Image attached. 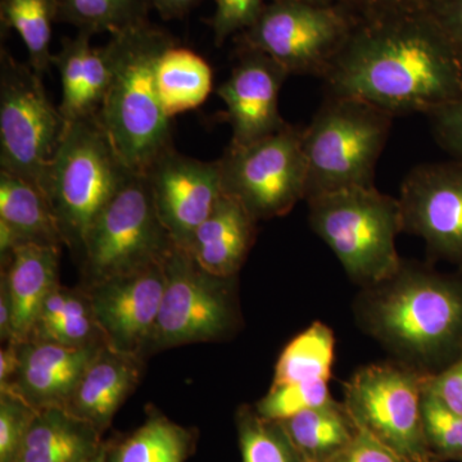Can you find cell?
<instances>
[{
	"label": "cell",
	"mask_w": 462,
	"mask_h": 462,
	"mask_svg": "<svg viewBox=\"0 0 462 462\" xmlns=\"http://www.w3.org/2000/svg\"><path fill=\"white\" fill-rule=\"evenodd\" d=\"M322 80L327 96L365 100L394 117L462 100V69L425 14L355 29Z\"/></svg>",
	"instance_id": "obj_1"
},
{
	"label": "cell",
	"mask_w": 462,
	"mask_h": 462,
	"mask_svg": "<svg viewBox=\"0 0 462 462\" xmlns=\"http://www.w3.org/2000/svg\"><path fill=\"white\" fill-rule=\"evenodd\" d=\"M358 324L397 361L437 374L462 357V281L402 261L388 281L364 288Z\"/></svg>",
	"instance_id": "obj_2"
},
{
	"label": "cell",
	"mask_w": 462,
	"mask_h": 462,
	"mask_svg": "<svg viewBox=\"0 0 462 462\" xmlns=\"http://www.w3.org/2000/svg\"><path fill=\"white\" fill-rule=\"evenodd\" d=\"M171 36L147 23L111 36L114 78L98 114L118 156L134 172L144 173L172 145L171 118L158 94V57Z\"/></svg>",
	"instance_id": "obj_3"
},
{
	"label": "cell",
	"mask_w": 462,
	"mask_h": 462,
	"mask_svg": "<svg viewBox=\"0 0 462 462\" xmlns=\"http://www.w3.org/2000/svg\"><path fill=\"white\" fill-rule=\"evenodd\" d=\"M307 203L312 230L329 245L352 281L369 288L400 270V199L370 187L331 191Z\"/></svg>",
	"instance_id": "obj_4"
},
{
	"label": "cell",
	"mask_w": 462,
	"mask_h": 462,
	"mask_svg": "<svg viewBox=\"0 0 462 462\" xmlns=\"http://www.w3.org/2000/svg\"><path fill=\"white\" fill-rule=\"evenodd\" d=\"M394 116L352 97L327 96L303 129L305 200L349 188H370Z\"/></svg>",
	"instance_id": "obj_5"
},
{
	"label": "cell",
	"mask_w": 462,
	"mask_h": 462,
	"mask_svg": "<svg viewBox=\"0 0 462 462\" xmlns=\"http://www.w3.org/2000/svg\"><path fill=\"white\" fill-rule=\"evenodd\" d=\"M132 172L98 118L67 124L47 181L65 243L83 249L91 225Z\"/></svg>",
	"instance_id": "obj_6"
},
{
	"label": "cell",
	"mask_w": 462,
	"mask_h": 462,
	"mask_svg": "<svg viewBox=\"0 0 462 462\" xmlns=\"http://www.w3.org/2000/svg\"><path fill=\"white\" fill-rule=\"evenodd\" d=\"M66 129L65 117L48 97L42 75L2 50L0 171L29 181L47 196L48 172Z\"/></svg>",
	"instance_id": "obj_7"
},
{
	"label": "cell",
	"mask_w": 462,
	"mask_h": 462,
	"mask_svg": "<svg viewBox=\"0 0 462 462\" xmlns=\"http://www.w3.org/2000/svg\"><path fill=\"white\" fill-rule=\"evenodd\" d=\"M427 375L400 361L369 365L346 383L343 406L358 430L404 461L437 462L422 422Z\"/></svg>",
	"instance_id": "obj_8"
},
{
	"label": "cell",
	"mask_w": 462,
	"mask_h": 462,
	"mask_svg": "<svg viewBox=\"0 0 462 462\" xmlns=\"http://www.w3.org/2000/svg\"><path fill=\"white\" fill-rule=\"evenodd\" d=\"M175 245L147 178L133 171L91 225L83 245L85 269L97 284L162 263Z\"/></svg>",
	"instance_id": "obj_9"
},
{
	"label": "cell",
	"mask_w": 462,
	"mask_h": 462,
	"mask_svg": "<svg viewBox=\"0 0 462 462\" xmlns=\"http://www.w3.org/2000/svg\"><path fill=\"white\" fill-rule=\"evenodd\" d=\"M224 193L256 220L287 215L305 199L307 163L303 129L288 125L251 144L231 145L218 160Z\"/></svg>",
	"instance_id": "obj_10"
},
{
	"label": "cell",
	"mask_w": 462,
	"mask_h": 462,
	"mask_svg": "<svg viewBox=\"0 0 462 462\" xmlns=\"http://www.w3.org/2000/svg\"><path fill=\"white\" fill-rule=\"evenodd\" d=\"M348 20L328 5L273 0L245 38V48L263 51L289 75L324 78L351 33Z\"/></svg>",
	"instance_id": "obj_11"
},
{
	"label": "cell",
	"mask_w": 462,
	"mask_h": 462,
	"mask_svg": "<svg viewBox=\"0 0 462 462\" xmlns=\"http://www.w3.org/2000/svg\"><path fill=\"white\" fill-rule=\"evenodd\" d=\"M165 272V293L152 342L158 346L203 342L233 329L236 316L227 289L231 278L205 272L178 245L166 257Z\"/></svg>",
	"instance_id": "obj_12"
},
{
	"label": "cell",
	"mask_w": 462,
	"mask_h": 462,
	"mask_svg": "<svg viewBox=\"0 0 462 462\" xmlns=\"http://www.w3.org/2000/svg\"><path fill=\"white\" fill-rule=\"evenodd\" d=\"M403 233L439 260L462 266V163L416 166L401 187Z\"/></svg>",
	"instance_id": "obj_13"
},
{
	"label": "cell",
	"mask_w": 462,
	"mask_h": 462,
	"mask_svg": "<svg viewBox=\"0 0 462 462\" xmlns=\"http://www.w3.org/2000/svg\"><path fill=\"white\" fill-rule=\"evenodd\" d=\"M143 175L147 178L161 223L173 243L184 247L224 193L218 160H196L172 148Z\"/></svg>",
	"instance_id": "obj_14"
},
{
	"label": "cell",
	"mask_w": 462,
	"mask_h": 462,
	"mask_svg": "<svg viewBox=\"0 0 462 462\" xmlns=\"http://www.w3.org/2000/svg\"><path fill=\"white\" fill-rule=\"evenodd\" d=\"M165 288V261L94 284L91 309L107 345L136 355L151 338Z\"/></svg>",
	"instance_id": "obj_15"
},
{
	"label": "cell",
	"mask_w": 462,
	"mask_h": 462,
	"mask_svg": "<svg viewBox=\"0 0 462 462\" xmlns=\"http://www.w3.org/2000/svg\"><path fill=\"white\" fill-rule=\"evenodd\" d=\"M289 74L263 51L245 48L230 78L217 89L226 106L231 145H247L284 130L279 94Z\"/></svg>",
	"instance_id": "obj_16"
},
{
	"label": "cell",
	"mask_w": 462,
	"mask_h": 462,
	"mask_svg": "<svg viewBox=\"0 0 462 462\" xmlns=\"http://www.w3.org/2000/svg\"><path fill=\"white\" fill-rule=\"evenodd\" d=\"M102 346H65L38 339L21 343L18 380L14 389L35 409L65 407ZM2 389V391H5Z\"/></svg>",
	"instance_id": "obj_17"
},
{
	"label": "cell",
	"mask_w": 462,
	"mask_h": 462,
	"mask_svg": "<svg viewBox=\"0 0 462 462\" xmlns=\"http://www.w3.org/2000/svg\"><path fill=\"white\" fill-rule=\"evenodd\" d=\"M91 35L78 32L65 38L53 56L62 84V102L58 106L66 123L98 117L114 78V53L109 42L93 47Z\"/></svg>",
	"instance_id": "obj_18"
},
{
	"label": "cell",
	"mask_w": 462,
	"mask_h": 462,
	"mask_svg": "<svg viewBox=\"0 0 462 462\" xmlns=\"http://www.w3.org/2000/svg\"><path fill=\"white\" fill-rule=\"evenodd\" d=\"M256 221L242 202L223 193L211 215L180 248L205 272L233 278L252 247Z\"/></svg>",
	"instance_id": "obj_19"
},
{
	"label": "cell",
	"mask_w": 462,
	"mask_h": 462,
	"mask_svg": "<svg viewBox=\"0 0 462 462\" xmlns=\"http://www.w3.org/2000/svg\"><path fill=\"white\" fill-rule=\"evenodd\" d=\"M5 261V260H3ZM2 284L12 307L14 343H25L35 330L42 302L56 287L60 245L23 243L7 258Z\"/></svg>",
	"instance_id": "obj_20"
},
{
	"label": "cell",
	"mask_w": 462,
	"mask_h": 462,
	"mask_svg": "<svg viewBox=\"0 0 462 462\" xmlns=\"http://www.w3.org/2000/svg\"><path fill=\"white\" fill-rule=\"evenodd\" d=\"M136 355L102 346L79 382L66 410L103 433L139 380Z\"/></svg>",
	"instance_id": "obj_21"
},
{
	"label": "cell",
	"mask_w": 462,
	"mask_h": 462,
	"mask_svg": "<svg viewBox=\"0 0 462 462\" xmlns=\"http://www.w3.org/2000/svg\"><path fill=\"white\" fill-rule=\"evenodd\" d=\"M100 436L65 407L38 409L16 462H84L105 448Z\"/></svg>",
	"instance_id": "obj_22"
},
{
	"label": "cell",
	"mask_w": 462,
	"mask_h": 462,
	"mask_svg": "<svg viewBox=\"0 0 462 462\" xmlns=\"http://www.w3.org/2000/svg\"><path fill=\"white\" fill-rule=\"evenodd\" d=\"M156 81L170 118L202 106L214 88V71L205 58L170 42L157 60Z\"/></svg>",
	"instance_id": "obj_23"
},
{
	"label": "cell",
	"mask_w": 462,
	"mask_h": 462,
	"mask_svg": "<svg viewBox=\"0 0 462 462\" xmlns=\"http://www.w3.org/2000/svg\"><path fill=\"white\" fill-rule=\"evenodd\" d=\"M305 462H331L354 442L357 427L336 401L279 421Z\"/></svg>",
	"instance_id": "obj_24"
},
{
	"label": "cell",
	"mask_w": 462,
	"mask_h": 462,
	"mask_svg": "<svg viewBox=\"0 0 462 462\" xmlns=\"http://www.w3.org/2000/svg\"><path fill=\"white\" fill-rule=\"evenodd\" d=\"M0 220L25 243H65L50 199L35 185L5 171H0Z\"/></svg>",
	"instance_id": "obj_25"
},
{
	"label": "cell",
	"mask_w": 462,
	"mask_h": 462,
	"mask_svg": "<svg viewBox=\"0 0 462 462\" xmlns=\"http://www.w3.org/2000/svg\"><path fill=\"white\" fill-rule=\"evenodd\" d=\"M190 430L175 424L161 413L147 421L120 443L107 447L108 462H187L193 449Z\"/></svg>",
	"instance_id": "obj_26"
},
{
	"label": "cell",
	"mask_w": 462,
	"mask_h": 462,
	"mask_svg": "<svg viewBox=\"0 0 462 462\" xmlns=\"http://www.w3.org/2000/svg\"><path fill=\"white\" fill-rule=\"evenodd\" d=\"M336 358V337L316 321L289 342L275 366L273 385L324 380L329 382Z\"/></svg>",
	"instance_id": "obj_27"
},
{
	"label": "cell",
	"mask_w": 462,
	"mask_h": 462,
	"mask_svg": "<svg viewBox=\"0 0 462 462\" xmlns=\"http://www.w3.org/2000/svg\"><path fill=\"white\" fill-rule=\"evenodd\" d=\"M58 21L79 32L118 35L148 23L151 0H54Z\"/></svg>",
	"instance_id": "obj_28"
},
{
	"label": "cell",
	"mask_w": 462,
	"mask_h": 462,
	"mask_svg": "<svg viewBox=\"0 0 462 462\" xmlns=\"http://www.w3.org/2000/svg\"><path fill=\"white\" fill-rule=\"evenodd\" d=\"M2 23L17 32L29 54V65L44 75L53 65L51 26L58 21L54 0H2Z\"/></svg>",
	"instance_id": "obj_29"
},
{
	"label": "cell",
	"mask_w": 462,
	"mask_h": 462,
	"mask_svg": "<svg viewBox=\"0 0 462 462\" xmlns=\"http://www.w3.org/2000/svg\"><path fill=\"white\" fill-rule=\"evenodd\" d=\"M238 430L243 462H303L281 422L256 410H240Z\"/></svg>",
	"instance_id": "obj_30"
},
{
	"label": "cell",
	"mask_w": 462,
	"mask_h": 462,
	"mask_svg": "<svg viewBox=\"0 0 462 462\" xmlns=\"http://www.w3.org/2000/svg\"><path fill=\"white\" fill-rule=\"evenodd\" d=\"M328 383L311 380L273 385L269 393L257 403L256 411L267 420L284 421L298 413L329 404L334 400Z\"/></svg>",
	"instance_id": "obj_31"
},
{
	"label": "cell",
	"mask_w": 462,
	"mask_h": 462,
	"mask_svg": "<svg viewBox=\"0 0 462 462\" xmlns=\"http://www.w3.org/2000/svg\"><path fill=\"white\" fill-rule=\"evenodd\" d=\"M422 422L437 462L462 461V415L445 406L427 387L422 393Z\"/></svg>",
	"instance_id": "obj_32"
},
{
	"label": "cell",
	"mask_w": 462,
	"mask_h": 462,
	"mask_svg": "<svg viewBox=\"0 0 462 462\" xmlns=\"http://www.w3.org/2000/svg\"><path fill=\"white\" fill-rule=\"evenodd\" d=\"M38 409L14 389L0 397V462H16Z\"/></svg>",
	"instance_id": "obj_33"
},
{
	"label": "cell",
	"mask_w": 462,
	"mask_h": 462,
	"mask_svg": "<svg viewBox=\"0 0 462 462\" xmlns=\"http://www.w3.org/2000/svg\"><path fill=\"white\" fill-rule=\"evenodd\" d=\"M215 5L209 25L217 45L224 44L233 33L251 29L264 9L263 0H215Z\"/></svg>",
	"instance_id": "obj_34"
},
{
	"label": "cell",
	"mask_w": 462,
	"mask_h": 462,
	"mask_svg": "<svg viewBox=\"0 0 462 462\" xmlns=\"http://www.w3.org/2000/svg\"><path fill=\"white\" fill-rule=\"evenodd\" d=\"M422 14L442 33L462 69V0H428Z\"/></svg>",
	"instance_id": "obj_35"
},
{
	"label": "cell",
	"mask_w": 462,
	"mask_h": 462,
	"mask_svg": "<svg viewBox=\"0 0 462 462\" xmlns=\"http://www.w3.org/2000/svg\"><path fill=\"white\" fill-rule=\"evenodd\" d=\"M428 116L438 144L462 163V100Z\"/></svg>",
	"instance_id": "obj_36"
},
{
	"label": "cell",
	"mask_w": 462,
	"mask_h": 462,
	"mask_svg": "<svg viewBox=\"0 0 462 462\" xmlns=\"http://www.w3.org/2000/svg\"><path fill=\"white\" fill-rule=\"evenodd\" d=\"M425 387L445 406L462 415V357L442 372L427 375Z\"/></svg>",
	"instance_id": "obj_37"
},
{
	"label": "cell",
	"mask_w": 462,
	"mask_h": 462,
	"mask_svg": "<svg viewBox=\"0 0 462 462\" xmlns=\"http://www.w3.org/2000/svg\"><path fill=\"white\" fill-rule=\"evenodd\" d=\"M331 462H407L378 442L366 431L358 430L354 442Z\"/></svg>",
	"instance_id": "obj_38"
},
{
	"label": "cell",
	"mask_w": 462,
	"mask_h": 462,
	"mask_svg": "<svg viewBox=\"0 0 462 462\" xmlns=\"http://www.w3.org/2000/svg\"><path fill=\"white\" fill-rule=\"evenodd\" d=\"M367 14L366 23L422 14L428 0H355Z\"/></svg>",
	"instance_id": "obj_39"
},
{
	"label": "cell",
	"mask_w": 462,
	"mask_h": 462,
	"mask_svg": "<svg viewBox=\"0 0 462 462\" xmlns=\"http://www.w3.org/2000/svg\"><path fill=\"white\" fill-rule=\"evenodd\" d=\"M21 356L20 343H9L7 348L0 351V387L7 388L11 379L20 370Z\"/></svg>",
	"instance_id": "obj_40"
},
{
	"label": "cell",
	"mask_w": 462,
	"mask_h": 462,
	"mask_svg": "<svg viewBox=\"0 0 462 462\" xmlns=\"http://www.w3.org/2000/svg\"><path fill=\"white\" fill-rule=\"evenodd\" d=\"M203 0H151L152 8L156 9L163 20L182 18L196 8Z\"/></svg>",
	"instance_id": "obj_41"
},
{
	"label": "cell",
	"mask_w": 462,
	"mask_h": 462,
	"mask_svg": "<svg viewBox=\"0 0 462 462\" xmlns=\"http://www.w3.org/2000/svg\"><path fill=\"white\" fill-rule=\"evenodd\" d=\"M0 336L2 339L14 340V330H12V307L9 300L7 289L2 284L0 293Z\"/></svg>",
	"instance_id": "obj_42"
},
{
	"label": "cell",
	"mask_w": 462,
	"mask_h": 462,
	"mask_svg": "<svg viewBox=\"0 0 462 462\" xmlns=\"http://www.w3.org/2000/svg\"><path fill=\"white\" fill-rule=\"evenodd\" d=\"M84 462H108L107 447L105 446V448H103L102 451L99 452V454L93 456V457L88 458V460Z\"/></svg>",
	"instance_id": "obj_43"
},
{
	"label": "cell",
	"mask_w": 462,
	"mask_h": 462,
	"mask_svg": "<svg viewBox=\"0 0 462 462\" xmlns=\"http://www.w3.org/2000/svg\"><path fill=\"white\" fill-rule=\"evenodd\" d=\"M298 2L315 3V5H328L330 0H298Z\"/></svg>",
	"instance_id": "obj_44"
},
{
	"label": "cell",
	"mask_w": 462,
	"mask_h": 462,
	"mask_svg": "<svg viewBox=\"0 0 462 462\" xmlns=\"http://www.w3.org/2000/svg\"><path fill=\"white\" fill-rule=\"evenodd\" d=\"M303 462H305V461H303Z\"/></svg>",
	"instance_id": "obj_45"
}]
</instances>
